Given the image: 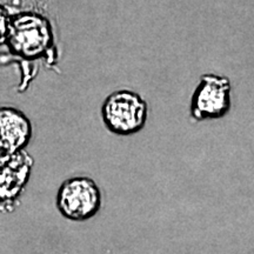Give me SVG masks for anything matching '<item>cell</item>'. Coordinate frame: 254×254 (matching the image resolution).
I'll list each match as a JSON object with an SVG mask.
<instances>
[{"instance_id": "3957f363", "label": "cell", "mask_w": 254, "mask_h": 254, "mask_svg": "<svg viewBox=\"0 0 254 254\" xmlns=\"http://www.w3.org/2000/svg\"><path fill=\"white\" fill-rule=\"evenodd\" d=\"M56 206L62 217L69 221H87L100 212L103 192L90 177L68 178L59 186Z\"/></svg>"}, {"instance_id": "7a4b0ae2", "label": "cell", "mask_w": 254, "mask_h": 254, "mask_svg": "<svg viewBox=\"0 0 254 254\" xmlns=\"http://www.w3.org/2000/svg\"><path fill=\"white\" fill-rule=\"evenodd\" d=\"M100 114L107 131L127 136L144 128L148 118V105L136 92L119 90L107 95L101 105Z\"/></svg>"}, {"instance_id": "6da1fadb", "label": "cell", "mask_w": 254, "mask_h": 254, "mask_svg": "<svg viewBox=\"0 0 254 254\" xmlns=\"http://www.w3.org/2000/svg\"><path fill=\"white\" fill-rule=\"evenodd\" d=\"M7 46L14 56L36 60L52 55L55 32L51 17L34 11L11 14Z\"/></svg>"}, {"instance_id": "52a82bcc", "label": "cell", "mask_w": 254, "mask_h": 254, "mask_svg": "<svg viewBox=\"0 0 254 254\" xmlns=\"http://www.w3.org/2000/svg\"><path fill=\"white\" fill-rule=\"evenodd\" d=\"M58 0H0V5L7 8L11 14L18 12L34 11L52 17Z\"/></svg>"}, {"instance_id": "ba28073f", "label": "cell", "mask_w": 254, "mask_h": 254, "mask_svg": "<svg viewBox=\"0 0 254 254\" xmlns=\"http://www.w3.org/2000/svg\"><path fill=\"white\" fill-rule=\"evenodd\" d=\"M9 23H11V12L0 5V46L7 43Z\"/></svg>"}, {"instance_id": "8992f818", "label": "cell", "mask_w": 254, "mask_h": 254, "mask_svg": "<svg viewBox=\"0 0 254 254\" xmlns=\"http://www.w3.org/2000/svg\"><path fill=\"white\" fill-rule=\"evenodd\" d=\"M33 136V125L23 111L12 106L0 107V153L25 151Z\"/></svg>"}, {"instance_id": "5b68a950", "label": "cell", "mask_w": 254, "mask_h": 254, "mask_svg": "<svg viewBox=\"0 0 254 254\" xmlns=\"http://www.w3.org/2000/svg\"><path fill=\"white\" fill-rule=\"evenodd\" d=\"M231 109V82L227 78L205 74L200 78L190 100V118L194 122L220 119Z\"/></svg>"}, {"instance_id": "277c9868", "label": "cell", "mask_w": 254, "mask_h": 254, "mask_svg": "<svg viewBox=\"0 0 254 254\" xmlns=\"http://www.w3.org/2000/svg\"><path fill=\"white\" fill-rule=\"evenodd\" d=\"M34 159L26 151L0 153V212L12 213L20 205L30 182Z\"/></svg>"}]
</instances>
